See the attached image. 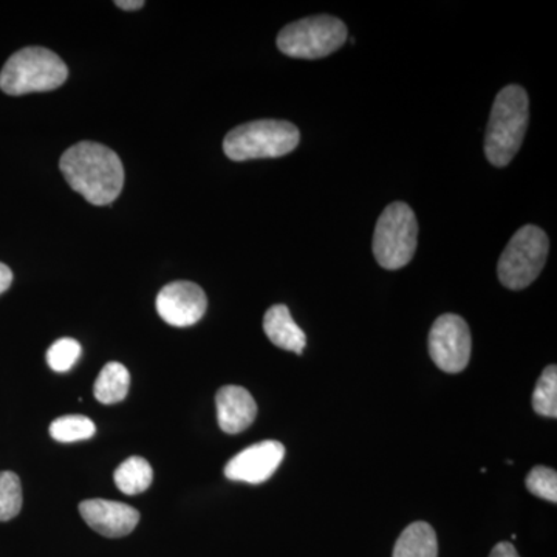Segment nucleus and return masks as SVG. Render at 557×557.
<instances>
[{
	"instance_id": "1",
	"label": "nucleus",
	"mask_w": 557,
	"mask_h": 557,
	"mask_svg": "<svg viewBox=\"0 0 557 557\" xmlns=\"http://www.w3.org/2000/svg\"><path fill=\"white\" fill-rule=\"evenodd\" d=\"M60 168L70 188L95 207L113 203L123 189V163L112 149L100 143H76L61 157Z\"/></svg>"
},
{
	"instance_id": "2",
	"label": "nucleus",
	"mask_w": 557,
	"mask_h": 557,
	"mask_svg": "<svg viewBox=\"0 0 557 557\" xmlns=\"http://www.w3.org/2000/svg\"><path fill=\"white\" fill-rule=\"evenodd\" d=\"M527 91L520 86H508L498 91L485 137L486 159L497 168L511 163L525 138L528 127Z\"/></svg>"
},
{
	"instance_id": "3",
	"label": "nucleus",
	"mask_w": 557,
	"mask_h": 557,
	"mask_svg": "<svg viewBox=\"0 0 557 557\" xmlns=\"http://www.w3.org/2000/svg\"><path fill=\"white\" fill-rule=\"evenodd\" d=\"M69 69L57 53L44 47H27L14 53L0 72V89L11 97L58 89L67 81Z\"/></svg>"
},
{
	"instance_id": "4",
	"label": "nucleus",
	"mask_w": 557,
	"mask_h": 557,
	"mask_svg": "<svg viewBox=\"0 0 557 557\" xmlns=\"http://www.w3.org/2000/svg\"><path fill=\"white\" fill-rule=\"evenodd\" d=\"M299 139V129L295 124L260 120L231 131L223 141V150L233 161L277 159L298 148Z\"/></svg>"
},
{
	"instance_id": "5",
	"label": "nucleus",
	"mask_w": 557,
	"mask_h": 557,
	"mask_svg": "<svg viewBox=\"0 0 557 557\" xmlns=\"http://www.w3.org/2000/svg\"><path fill=\"white\" fill-rule=\"evenodd\" d=\"M347 39V27L338 17H306L282 28L277 49L298 60H321L341 49Z\"/></svg>"
},
{
	"instance_id": "6",
	"label": "nucleus",
	"mask_w": 557,
	"mask_h": 557,
	"mask_svg": "<svg viewBox=\"0 0 557 557\" xmlns=\"http://www.w3.org/2000/svg\"><path fill=\"white\" fill-rule=\"evenodd\" d=\"M418 222L409 205L395 201L384 209L373 234V256L386 270L408 265L417 251Z\"/></svg>"
},
{
	"instance_id": "7",
	"label": "nucleus",
	"mask_w": 557,
	"mask_h": 557,
	"mask_svg": "<svg viewBox=\"0 0 557 557\" xmlns=\"http://www.w3.org/2000/svg\"><path fill=\"white\" fill-rule=\"evenodd\" d=\"M547 234L539 226H522L498 259L497 273L509 289H523L536 281L548 258Z\"/></svg>"
},
{
	"instance_id": "8",
	"label": "nucleus",
	"mask_w": 557,
	"mask_h": 557,
	"mask_svg": "<svg viewBox=\"0 0 557 557\" xmlns=\"http://www.w3.org/2000/svg\"><path fill=\"white\" fill-rule=\"evenodd\" d=\"M471 330L458 314H443L429 333V354L443 372L458 373L467 369L471 359Z\"/></svg>"
},
{
	"instance_id": "9",
	"label": "nucleus",
	"mask_w": 557,
	"mask_h": 557,
	"mask_svg": "<svg viewBox=\"0 0 557 557\" xmlns=\"http://www.w3.org/2000/svg\"><path fill=\"white\" fill-rule=\"evenodd\" d=\"M208 299L194 282L177 281L161 288L157 296V311L172 327H190L205 317Z\"/></svg>"
},
{
	"instance_id": "10",
	"label": "nucleus",
	"mask_w": 557,
	"mask_h": 557,
	"mask_svg": "<svg viewBox=\"0 0 557 557\" xmlns=\"http://www.w3.org/2000/svg\"><path fill=\"white\" fill-rule=\"evenodd\" d=\"M284 457V445L276 440L256 443L231 458L225 467L226 479L259 485L277 471Z\"/></svg>"
},
{
	"instance_id": "11",
	"label": "nucleus",
	"mask_w": 557,
	"mask_h": 557,
	"mask_svg": "<svg viewBox=\"0 0 557 557\" xmlns=\"http://www.w3.org/2000/svg\"><path fill=\"white\" fill-rule=\"evenodd\" d=\"M79 512L91 530L110 539L127 536L139 522L137 509L121 502L102 500V498L81 502Z\"/></svg>"
},
{
	"instance_id": "12",
	"label": "nucleus",
	"mask_w": 557,
	"mask_h": 557,
	"mask_svg": "<svg viewBox=\"0 0 557 557\" xmlns=\"http://www.w3.org/2000/svg\"><path fill=\"white\" fill-rule=\"evenodd\" d=\"M219 426L226 434H239L255 423L258 405L247 388L225 386L215 395Z\"/></svg>"
},
{
	"instance_id": "13",
	"label": "nucleus",
	"mask_w": 557,
	"mask_h": 557,
	"mask_svg": "<svg viewBox=\"0 0 557 557\" xmlns=\"http://www.w3.org/2000/svg\"><path fill=\"white\" fill-rule=\"evenodd\" d=\"M263 332L274 346L282 350L295 351L302 355L307 346V336L304 330L296 324L288 307L284 304L271 307L263 317Z\"/></svg>"
},
{
	"instance_id": "14",
	"label": "nucleus",
	"mask_w": 557,
	"mask_h": 557,
	"mask_svg": "<svg viewBox=\"0 0 557 557\" xmlns=\"http://www.w3.org/2000/svg\"><path fill=\"white\" fill-rule=\"evenodd\" d=\"M438 541L434 528L426 522L410 523L394 548V557H437Z\"/></svg>"
},
{
	"instance_id": "15",
	"label": "nucleus",
	"mask_w": 557,
	"mask_h": 557,
	"mask_svg": "<svg viewBox=\"0 0 557 557\" xmlns=\"http://www.w3.org/2000/svg\"><path fill=\"white\" fill-rule=\"evenodd\" d=\"M131 373L120 362H109L95 381V398L102 405H116L129 394Z\"/></svg>"
},
{
	"instance_id": "16",
	"label": "nucleus",
	"mask_w": 557,
	"mask_h": 557,
	"mask_svg": "<svg viewBox=\"0 0 557 557\" xmlns=\"http://www.w3.org/2000/svg\"><path fill=\"white\" fill-rule=\"evenodd\" d=\"M113 479L121 493L137 496L152 485L153 471L146 458L134 456L120 465Z\"/></svg>"
},
{
	"instance_id": "17",
	"label": "nucleus",
	"mask_w": 557,
	"mask_h": 557,
	"mask_svg": "<svg viewBox=\"0 0 557 557\" xmlns=\"http://www.w3.org/2000/svg\"><path fill=\"white\" fill-rule=\"evenodd\" d=\"M97 432L94 421L84 416H64L50 424V435L60 443L83 442Z\"/></svg>"
},
{
	"instance_id": "18",
	"label": "nucleus",
	"mask_w": 557,
	"mask_h": 557,
	"mask_svg": "<svg viewBox=\"0 0 557 557\" xmlns=\"http://www.w3.org/2000/svg\"><path fill=\"white\" fill-rule=\"evenodd\" d=\"M533 409L539 416L557 418V369L548 366L542 372L533 392Z\"/></svg>"
},
{
	"instance_id": "19",
	"label": "nucleus",
	"mask_w": 557,
	"mask_h": 557,
	"mask_svg": "<svg viewBox=\"0 0 557 557\" xmlns=\"http://www.w3.org/2000/svg\"><path fill=\"white\" fill-rule=\"evenodd\" d=\"M22 509L21 480L14 472H0V522L16 518Z\"/></svg>"
},
{
	"instance_id": "20",
	"label": "nucleus",
	"mask_w": 557,
	"mask_h": 557,
	"mask_svg": "<svg viewBox=\"0 0 557 557\" xmlns=\"http://www.w3.org/2000/svg\"><path fill=\"white\" fill-rule=\"evenodd\" d=\"M81 344L76 339H58L47 351V362L50 369L58 373L69 372L78 362L81 357Z\"/></svg>"
},
{
	"instance_id": "21",
	"label": "nucleus",
	"mask_w": 557,
	"mask_h": 557,
	"mask_svg": "<svg viewBox=\"0 0 557 557\" xmlns=\"http://www.w3.org/2000/svg\"><path fill=\"white\" fill-rule=\"evenodd\" d=\"M525 485L531 494L544 500L557 502V474L555 469L534 467L527 475Z\"/></svg>"
},
{
	"instance_id": "22",
	"label": "nucleus",
	"mask_w": 557,
	"mask_h": 557,
	"mask_svg": "<svg viewBox=\"0 0 557 557\" xmlns=\"http://www.w3.org/2000/svg\"><path fill=\"white\" fill-rule=\"evenodd\" d=\"M490 557H520L518 549L515 548V545L509 544V542H498L496 547L491 552Z\"/></svg>"
},
{
	"instance_id": "23",
	"label": "nucleus",
	"mask_w": 557,
	"mask_h": 557,
	"mask_svg": "<svg viewBox=\"0 0 557 557\" xmlns=\"http://www.w3.org/2000/svg\"><path fill=\"white\" fill-rule=\"evenodd\" d=\"M13 284V273L5 263H0V295L5 293L7 289Z\"/></svg>"
},
{
	"instance_id": "24",
	"label": "nucleus",
	"mask_w": 557,
	"mask_h": 557,
	"mask_svg": "<svg viewBox=\"0 0 557 557\" xmlns=\"http://www.w3.org/2000/svg\"><path fill=\"white\" fill-rule=\"evenodd\" d=\"M115 5L121 10L135 11L143 9L145 2L143 0H129V2L127 0H116Z\"/></svg>"
}]
</instances>
